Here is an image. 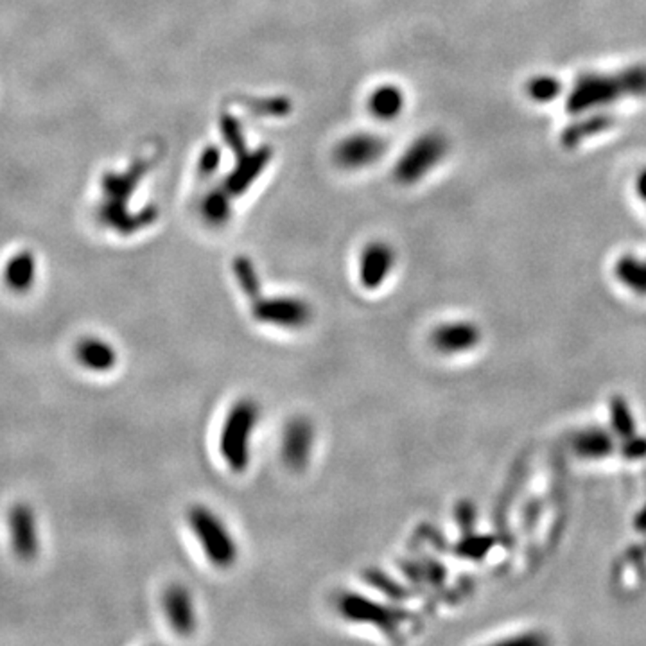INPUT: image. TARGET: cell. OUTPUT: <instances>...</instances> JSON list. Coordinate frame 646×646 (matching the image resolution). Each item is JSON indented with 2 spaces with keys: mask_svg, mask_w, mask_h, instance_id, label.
<instances>
[{
  "mask_svg": "<svg viewBox=\"0 0 646 646\" xmlns=\"http://www.w3.org/2000/svg\"><path fill=\"white\" fill-rule=\"evenodd\" d=\"M635 97H646V63H635L616 72L582 74L568 93L566 108L571 116H582Z\"/></svg>",
  "mask_w": 646,
  "mask_h": 646,
  "instance_id": "obj_1",
  "label": "cell"
},
{
  "mask_svg": "<svg viewBox=\"0 0 646 646\" xmlns=\"http://www.w3.org/2000/svg\"><path fill=\"white\" fill-rule=\"evenodd\" d=\"M259 424L261 408L252 397L236 400L227 411L220 431V455L232 472L248 471Z\"/></svg>",
  "mask_w": 646,
  "mask_h": 646,
  "instance_id": "obj_2",
  "label": "cell"
},
{
  "mask_svg": "<svg viewBox=\"0 0 646 646\" xmlns=\"http://www.w3.org/2000/svg\"><path fill=\"white\" fill-rule=\"evenodd\" d=\"M187 522L210 566L227 571L238 564V538L220 513L205 505H194L189 508Z\"/></svg>",
  "mask_w": 646,
  "mask_h": 646,
  "instance_id": "obj_3",
  "label": "cell"
},
{
  "mask_svg": "<svg viewBox=\"0 0 646 646\" xmlns=\"http://www.w3.org/2000/svg\"><path fill=\"white\" fill-rule=\"evenodd\" d=\"M254 319L266 327L280 331H302L314 318L311 303L300 296L293 295H275L259 296L252 300Z\"/></svg>",
  "mask_w": 646,
  "mask_h": 646,
  "instance_id": "obj_4",
  "label": "cell"
},
{
  "mask_svg": "<svg viewBox=\"0 0 646 646\" xmlns=\"http://www.w3.org/2000/svg\"><path fill=\"white\" fill-rule=\"evenodd\" d=\"M448 155V141L439 133L416 139L395 166V176L400 183L411 185L425 178Z\"/></svg>",
  "mask_w": 646,
  "mask_h": 646,
  "instance_id": "obj_5",
  "label": "cell"
},
{
  "mask_svg": "<svg viewBox=\"0 0 646 646\" xmlns=\"http://www.w3.org/2000/svg\"><path fill=\"white\" fill-rule=\"evenodd\" d=\"M8 535L15 557L31 562L40 553V533L36 512L29 503H15L8 512Z\"/></svg>",
  "mask_w": 646,
  "mask_h": 646,
  "instance_id": "obj_6",
  "label": "cell"
},
{
  "mask_svg": "<svg viewBox=\"0 0 646 646\" xmlns=\"http://www.w3.org/2000/svg\"><path fill=\"white\" fill-rule=\"evenodd\" d=\"M483 333L471 319L442 321L431 333V345L442 356H465L481 345Z\"/></svg>",
  "mask_w": 646,
  "mask_h": 646,
  "instance_id": "obj_7",
  "label": "cell"
},
{
  "mask_svg": "<svg viewBox=\"0 0 646 646\" xmlns=\"http://www.w3.org/2000/svg\"><path fill=\"white\" fill-rule=\"evenodd\" d=\"M316 433L314 425L305 416L291 418L282 431L280 437V456L291 471H303L314 453Z\"/></svg>",
  "mask_w": 646,
  "mask_h": 646,
  "instance_id": "obj_8",
  "label": "cell"
},
{
  "mask_svg": "<svg viewBox=\"0 0 646 646\" xmlns=\"http://www.w3.org/2000/svg\"><path fill=\"white\" fill-rule=\"evenodd\" d=\"M395 264H397V255L388 243L384 241L368 243L361 250L358 261V280L361 287L367 291L381 289L393 273Z\"/></svg>",
  "mask_w": 646,
  "mask_h": 646,
  "instance_id": "obj_9",
  "label": "cell"
},
{
  "mask_svg": "<svg viewBox=\"0 0 646 646\" xmlns=\"http://www.w3.org/2000/svg\"><path fill=\"white\" fill-rule=\"evenodd\" d=\"M386 151V142L372 133H354L343 139L336 151L335 160L342 169L356 171L375 164Z\"/></svg>",
  "mask_w": 646,
  "mask_h": 646,
  "instance_id": "obj_10",
  "label": "cell"
},
{
  "mask_svg": "<svg viewBox=\"0 0 646 646\" xmlns=\"http://www.w3.org/2000/svg\"><path fill=\"white\" fill-rule=\"evenodd\" d=\"M571 451L582 462H605L619 453V442L609 425H587L573 435Z\"/></svg>",
  "mask_w": 646,
  "mask_h": 646,
  "instance_id": "obj_11",
  "label": "cell"
},
{
  "mask_svg": "<svg viewBox=\"0 0 646 646\" xmlns=\"http://www.w3.org/2000/svg\"><path fill=\"white\" fill-rule=\"evenodd\" d=\"M167 623L178 635H190L198 626V614L190 589L180 582L171 584L162 598Z\"/></svg>",
  "mask_w": 646,
  "mask_h": 646,
  "instance_id": "obj_12",
  "label": "cell"
},
{
  "mask_svg": "<svg viewBox=\"0 0 646 646\" xmlns=\"http://www.w3.org/2000/svg\"><path fill=\"white\" fill-rule=\"evenodd\" d=\"M76 361L88 372L108 374L117 367V349L104 338L85 336L76 343Z\"/></svg>",
  "mask_w": 646,
  "mask_h": 646,
  "instance_id": "obj_13",
  "label": "cell"
},
{
  "mask_svg": "<svg viewBox=\"0 0 646 646\" xmlns=\"http://www.w3.org/2000/svg\"><path fill=\"white\" fill-rule=\"evenodd\" d=\"M612 279L634 298H646V255L621 254L612 264Z\"/></svg>",
  "mask_w": 646,
  "mask_h": 646,
  "instance_id": "obj_14",
  "label": "cell"
},
{
  "mask_svg": "<svg viewBox=\"0 0 646 646\" xmlns=\"http://www.w3.org/2000/svg\"><path fill=\"white\" fill-rule=\"evenodd\" d=\"M575 117H580V119L575 121L573 125H569L562 133V144L566 148H578L582 142L609 132L616 125L614 117L605 112L603 114L591 112V114L575 116Z\"/></svg>",
  "mask_w": 646,
  "mask_h": 646,
  "instance_id": "obj_15",
  "label": "cell"
},
{
  "mask_svg": "<svg viewBox=\"0 0 646 646\" xmlns=\"http://www.w3.org/2000/svg\"><path fill=\"white\" fill-rule=\"evenodd\" d=\"M368 110L379 121H393L404 110V93L395 85H381L368 97Z\"/></svg>",
  "mask_w": 646,
  "mask_h": 646,
  "instance_id": "obj_16",
  "label": "cell"
},
{
  "mask_svg": "<svg viewBox=\"0 0 646 646\" xmlns=\"http://www.w3.org/2000/svg\"><path fill=\"white\" fill-rule=\"evenodd\" d=\"M609 429L618 439L619 446L623 442L634 439L635 435H639L632 408L621 395L612 397V400L609 404Z\"/></svg>",
  "mask_w": 646,
  "mask_h": 646,
  "instance_id": "obj_17",
  "label": "cell"
},
{
  "mask_svg": "<svg viewBox=\"0 0 646 646\" xmlns=\"http://www.w3.org/2000/svg\"><path fill=\"white\" fill-rule=\"evenodd\" d=\"M35 259L31 254H20L13 257L10 266L6 268V282L12 291L26 293L31 289L35 282Z\"/></svg>",
  "mask_w": 646,
  "mask_h": 646,
  "instance_id": "obj_18",
  "label": "cell"
},
{
  "mask_svg": "<svg viewBox=\"0 0 646 646\" xmlns=\"http://www.w3.org/2000/svg\"><path fill=\"white\" fill-rule=\"evenodd\" d=\"M234 270H236V279H238V284H239L241 291L250 300L259 298L262 295V289H261L262 284H261V279H259L254 264L246 257H239Z\"/></svg>",
  "mask_w": 646,
  "mask_h": 646,
  "instance_id": "obj_19",
  "label": "cell"
},
{
  "mask_svg": "<svg viewBox=\"0 0 646 646\" xmlns=\"http://www.w3.org/2000/svg\"><path fill=\"white\" fill-rule=\"evenodd\" d=\"M561 81L553 76H537L528 81L526 92L535 102H552L561 93Z\"/></svg>",
  "mask_w": 646,
  "mask_h": 646,
  "instance_id": "obj_20",
  "label": "cell"
},
{
  "mask_svg": "<svg viewBox=\"0 0 646 646\" xmlns=\"http://www.w3.org/2000/svg\"><path fill=\"white\" fill-rule=\"evenodd\" d=\"M635 194L642 203H646V167L635 178Z\"/></svg>",
  "mask_w": 646,
  "mask_h": 646,
  "instance_id": "obj_21",
  "label": "cell"
}]
</instances>
